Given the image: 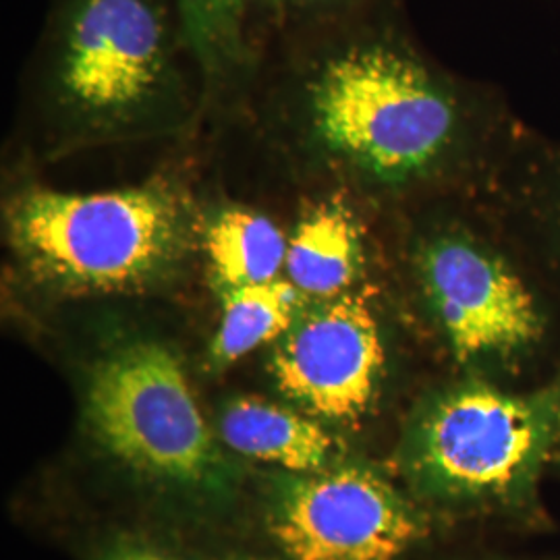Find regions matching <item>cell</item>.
Segmentation results:
<instances>
[{
    "instance_id": "cell-11",
    "label": "cell",
    "mask_w": 560,
    "mask_h": 560,
    "mask_svg": "<svg viewBox=\"0 0 560 560\" xmlns=\"http://www.w3.org/2000/svg\"><path fill=\"white\" fill-rule=\"evenodd\" d=\"M289 237L279 224L247 208H224L203 231L210 279L219 293L284 275Z\"/></svg>"
},
{
    "instance_id": "cell-7",
    "label": "cell",
    "mask_w": 560,
    "mask_h": 560,
    "mask_svg": "<svg viewBox=\"0 0 560 560\" xmlns=\"http://www.w3.org/2000/svg\"><path fill=\"white\" fill-rule=\"evenodd\" d=\"M546 420L540 407L483 384L436 400L418 432L416 460L432 486L451 494H501L536 463Z\"/></svg>"
},
{
    "instance_id": "cell-12",
    "label": "cell",
    "mask_w": 560,
    "mask_h": 560,
    "mask_svg": "<svg viewBox=\"0 0 560 560\" xmlns=\"http://www.w3.org/2000/svg\"><path fill=\"white\" fill-rule=\"evenodd\" d=\"M221 322L210 345V361L221 370L277 342L307 301L287 279L240 287L221 293Z\"/></svg>"
},
{
    "instance_id": "cell-9",
    "label": "cell",
    "mask_w": 560,
    "mask_h": 560,
    "mask_svg": "<svg viewBox=\"0 0 560 560\" xmlns=\"http://www.w3.org/2000/svg\"><path fill=\"white\" fill-rule=\"evenodd\" d=\"M365 266L360 221L342 198L310 206L295 224L284 261V279L307 301L353 291Z\"/></svg>"
},
{
    "instance_id": "cell-14",
    "label": "cell",
    "mask_w": 560,
    "mask_h": 560,
    "mask_svg": "<svg viewBox=\"0 0 560 560\" xmlns=\"http://www.w3.org/2000/svg\"><path fill=\"white\" fill-rule=\"evenodd\" d=\"M386 0H249V34L258 18L298 38L326 25L351 20Z\"/></svg>"
},
{
    "instance_id": "cell-4",
    "label": "cell",
    "mask_w": 560,
    "mask_h": 560,
    "mask_svg": "<svg viewBox=\"0 0 560 560\" xmlns=\"http://www.w3.org/2000/svg\"><path fill=\"white\" fill-rule=\"evenodd\" d=\"M83 407L104 451L143 478L187 490L224 480L183 361L161 340H122L102 353L88 372Z\"/></svg>"
},
{
    "instance_id": "cell-6",
    "label": "cell",
    "mask_w": 560,
    "mask_h": 560,
    "mask_svg": "<svg viewBox=\"0 0 560 560\" xmlns=\"http://www.w3.org/2000/svg\"><path fill=\"white\" fill-rule=\"evenodd\" d=\"M416 266L457 360L506 358L540 339L529 287L486 243L463 231L434 233L421 243Z\"/></svg>"
},
{
    "instance_id": "cell-3",
    "label": "cell",
    "mask_w": 560,
    "mask_h": 560,
    "mask_svg": "<svg viewBox=\"0 0 560 560\" xmlns=\"http://www.w3.org/2000/svg\"><path fill=\"white\" fill-rule=\"evenodd\" d=\"M177 0H55L42 71L60 125L78 141L156 129L179 101Z\"/></svg>"
},
{
    "instance_id": "cell-5",
    "label": "cell",
    "mask_w": 560,
    "mask_h": 560,
    "mask_svg": "<svg viewBox=\"0 0 560 560\" xmlns=\"http://www.w3.org/2000/svg\"><path fill=\"white\" fill-rule=\"evenodd\" d=\"M381 322L358 289L310 301L277 340L270 372L280 393L318 420L358 423L381 393Z\"/></svg>"
},
{
    "instance_id": "cell-1",
    "label": "cell",
    "mask_w": 560,
    "mask_h": 560,
    "mask_svg": "<svg viewBox=\"0 0 560 560\" xmlns=\"http://www.w3.org/2000/svg\"><path fill=\"white\" fill-rule=\"evenodd\" d=\"M384 7L293 40L303 71V125L314 150L358 179L400 187L451 159L460 113Z\"/></svg>"
},
{
    "instance_id": "cell-10",
    "label": "cell",
    "mask_w": 560,
    "mask_h": 560,
    "mask_svg": "<svg viewBox=\"0 0 560 560\" xmlns=\"http://www.w3.org/2000/svg\"><path fill=\"white\" fill-rule=\"evenodd\" d=\"M221 436L243 457L295 474L328 469L339 457V441L318 418L256 397H240L224 407Z\"/></svg>"
},
{
    "instance_id": "cell-13",
    "label": "cell",
    "mask_w": 560,
    "mask_h": 560,
    "mask_svg": "<svg viewBox=\"0 0 560 560\" xmlns=\"http://www.w3.org/2000/svg\"><path fill=\"white\" fill-rule=\"evenodd\" d=\"M189 52L208 75L224 78L249 60V0H177Z\"/></svg>"
},
{
    "instance_id": "cell-15",
    "label": "cell",
    "mask_w": 560,
    "mask_h": 560,
    "mask_svg": "<svg viewBox=\"0 0 560 560\" xmlns=\"http://www.w3.org/2000/svg\"><path fill=\"white\" fill-rule=\"evenodd\" d=\"M102 560H175L154 546L140 544V541H122L119 546L110 548Z\"/></svg>"
},
{
    "instance_id": "cell-2",
    "label": "cell",
    "mask_w": 560,
    "mask_h": 560,
    "mask_svg": "<svg viewBox=\"0 0 560 560\" xmlns=\"http://www.w3.org/2000/svg\"><path fill=\"white\" fill-rule=\"evenodd\" d=\"M9 245L23 272L62 295L159 289L187 260L194 210L168 180L101 194L34 189L9 208Z\"/></svg>"
},
{
    "instance_id": "cell-8",
    "label": "cell",
    "mask_w": 560,
    "mask_h": 560,
    "mask_svg": "<svg viewBox=\"0 0 560 560\" xmlns=\"http://www.w3.org/2000/svg\"><path fill=\"white\" fill-rule=\"evenodd\" d=\"M270 527L295 560H399L418 536L407 502L361 465H330L291 481Z\"/></svg>"
}]
</instances>
